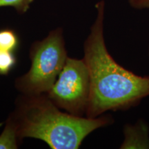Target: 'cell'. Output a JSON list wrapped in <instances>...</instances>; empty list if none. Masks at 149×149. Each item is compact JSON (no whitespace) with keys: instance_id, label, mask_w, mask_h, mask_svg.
<instances>
[{"instance_id":"5b68a950","label":"cell","mask_w":149,"mask_h":149,"mask_svg":"<svg viewBox=\"0 0 149 149\" xmlns=\"http://www.w3.org/2000/svg\"><path fill=\"white\" fill-rule=\"evenodd\" d=\"M124 136L120 148L149 149V126L144 120H137L133 124H126Z\"/></svg>"},{"instance_id":"30bf717a","label":"cell","mask_w":149,"mask_h":149,"mask_svg":"<svg viewBox=\"0 0 149 149\" xmlns=\"http://www.w3.org/2000/svg\"><path fill=\"white\" fill-rule=\"evenodd\" d=\"M132 8L137 10L149 9V0H128Z\"/></svg>"},{"instance_id":"ba28073f","label":"cell","mask_w":149,"mask_h":149,"mask_svg":"<svg viewBox=\"0 0 149 149\" xmlns=\"http://www.w3.org/2000/svg\"><path fill=\"white\" fill-rule=\"evenodd\" d=\"M16 62L13 52L0 50V74L7 75L15 66Z\"/></svg>"},{"instance_id":"3957f363","label":"cell","mask_w":149,"mask_h":149,"mask_svg":"<svg viewBox=\"0 0 149 149\" xmlns=\"http://www.w3.org/2000/svg\"><path fill=\"white\" fill-rule=\"evenodd\" d=\"M62 30L52 31L30 49L31 68L15 80V86L24 95L46 94L51 90L67 59Z\"/></svg>"},{"instance_id":"277c9868","label":"cell","mask_w":149,"mask_h":149,"mask_svg":"<svg viewBox=\"0 0 149 149\" xmlns=\"http://www.w3.org/2000/svg\"><path fill=\"white\" fill-rule=\"evenodd\" d=\"M46 94L57 107L67 113L79 117L86 115L90 95V76L84 59L67 57L57 80Z\"/></svg>"},{"instance_id":"8fae6325","label":"cell","mask_w":149,"mask_h":149,"mask_svg":"<svg viewBox=\"0 0 149 149\" xmlns=\"http://www.w3.org/2000/svg\"><path fill=\"white\" fill-rule=\"evenodd\" d=\"M148 56H149V45H148Z\"/></svg>"},{"instance_id":"7a4b0ae2","label":"cell","mask_w":149,"mask_h":149,"mask_svg":"<svg viewBox=\"0 0 149 149\" xmlns=\"http://www.w3.org/2000/svg\"><path fill=\"white\" fill-rule=\"evenodd\" d=\"M10 115L21 140L38 139L53 149H77L89 134L113 122L110 115L89 118L63 113L46 94L23 95Z\"/></svg>"},{"instance_id":"8992f818","label":"cell","mask_w":149,"mask_h":149,"mask_svg":"<svg viewBox=\"0 0 149 149\" xmlns=\"http://www.w3.org/2000/svg\"><path fill=\"white\" fill-rule=\"evenodd\" d=\"M20 140L17 126L13 117L10 115L7 119L2 133L0 135V149L18 148Z\"/></svg>"},{"instance_id":"9c48e42d","label":"cell","mask_w":149,"mask_h":149,"mask_svg":"<svg viewBox=\"0 0 149 149\" xmlns=\"http://www.w3.org/2000/svg\"><path fill=\"white\" fill-rule=\"evenodd\" d=\"M33 1V0H0V7H13L19 13L22 14L29 10Z\"/></svg>"},{"instance_id":"6da1fadb","label":"cell","mask_w":149,"mask_h":149,"mask_svg":"<svg viewBox=\"0 0 149 149\" xmlns=\"http://www.w3.org/2000/svg\"><path fill=\"white\" fill-rule=\"evenodd\" d=\"M97 15L84 43V59L90 76V95L86 115L100 117L109 111L137 107L149 97V75L141 76L116 62L108 51L104 35L105 3L96 4Z\"/></svg>"},{"instance_id":"52a82bcc","label":"cell","mask_w":149,"mask_h":149,"mask_svg":"<svg viewBox=\"0 0 149 149\" xmlns=\"http://www.w3.org/2000/svg\"><path fill=\"white\" fill-rule=\"evenodd\" d=\"M19 39L17 35L11 29L0 30V50L13 52L17 48Z\"/></svg>"}]
</instances>
